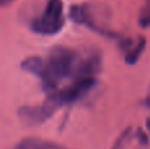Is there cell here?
<instances>
[{"label": "cell", "mask_w": 150, "mask_h": 149, "mask_svg": "<svg viewBox=\"0 0 150 149\" xmlns=\"http://www.w3.org/2000/svg\"><path fill=\"white\" fill-rule=\"evenodd\" d=\"M12 149H70L62 144L38 137H26L18 141Z\"/></svg>", "instance_id": "7"}, {"label": "cell", "mask_w": 150, "mask_h": 149, "mask_svg": "<svg viewBox=\"0 0 150 149\" xmlns=\"http://www.w3.org/2000/svg\"><path fill=\"white\" fill-rule=\"evenodd\" d=\"M138 24L144 29L150 28V0L146 1V4L142 7L140 15H138Z\"/></svg>", "instance_id": "8"}, {"label": "cell", "mask_w": 150, "mask_h": 149, "mask_svg": "<svg viewBox=\"0 0 150 149\" xmlns=\"http://www.w3.org/2000/svg\"><path fill=\"white\" fill-rule=\"evenodd\" d=\"M65 25L62 0H47L41 15L33 18L30 28L34 33L42 36H53L62 31Z\"/></svg>", "instance_id": "2"}, {"label": "cell", "mask_w": 150, "mask_h": 149, "mask_svg": "<svg viewBox=\"0 0 150 149\" xmlns=\"http://www.w3.org/2000/svg\"><path fill=\"white\" fill-rule=\"evenodd\" d=\"M12 1L13 0H0V4H1V7H7V5H9Z\"/></svg>", "instance_id": "11"}, {"label": "cell", "mask_w": 150, "mask_h": 149, "mask_svg": "<svg viewBox=\"0 0 150 149\" xmlns=\"http://www.w3.org/2000/svg\"><path fill=\"white\" fill-rule=\"evenodd\" d=\"M95 86L96 78H80L74 81L71 84L65 86L63 89H59L47 95H52L59 103L61 107H63V106L71 104V103H75L78 100L83 99Z\"/></svg>", "instance_id": "5"}, {"label": "cell", "mask_w": 150, "mask_h": 149, "mask_svg": "<svg viewBox=\"0 0 150 149\" xmlns=\"http://www.w3.org/2000/svg\"><path fill=\"white\" fill-rule=\"evenodd\" d=\"M145 106L150 110V90L148 92V95H146V99H145Z\"/></svg>", "instance_id": "10"}, {"label": "cell", "mask_w": 150, "mask_h": 149, "mask_svg": "<svg viewBox=\"0 0 150 149\" xmlns=\"http://www.w3.org/2000/svg\"><path fill=\"white\" fill-rule=\"evenodd\" d=\"M120 49L122 50L125 55V62L128 65H134L138 62V60L141 58L144 50L146 48V40L145 37L140 36L136 40L132 38H122L120 40Z\"/></svg>", "instance_id": "6"}, {"label": "cell", "mask_w": 150, "mask_h": 149, "mask_svg": "<svg viewBox=\"0 0 150 149\" xmlns=\"http://www.w3.org/2000/svg\"><path fill=\"white\" fill-rule=\"evenodd\" d=\"M98 5L95 4H76L70 8V18L76 24L88 26L96 33H100L107 37H116L117 34L113 33L109 28H107L101 23L99 17Z\"/></svg>", "instance_id": "3"}, {"label": "cell", "mask_w": 150, "mask_h": 149, "mask_svg": "<svg viewBox=\"0 0 150 149\" xmlns=\"http://www.w3.org/2000/svg\"><path fill=\"white\" fill-rule=\"evenodd\" d=\"M82 52L66 46H55L46 58L30 55L21 61V69L40 79L47 94L59 90V83L66 79H78Z\"/></svg>", "instance_id": "1"}, {"label": "cell", "mask_w": 150, "mask_h": 149, "mask_svg": "<svg viewBox=\"0 0 150 149\" xmlns=\"http://www.w3.org/2000/svg\"><path fill=\"white\" fill-rule=\"evenodd\" d=\"M61 106L52 96L47 95L44 102L34 106H24L18 110V118L23 123L28 126H40V124L47 121L58 110Z\"/></svg>", "instance_id": "4"}, {"label": "cell", "mask_w": 150, "mask_h": 149, "mask_svg": "<svg viewBox=\"0 0 150 149\" xmlns=\"http://www.w3.org/2000/svg\"><path fill=\"white\" fill-rule=\"evenodd\" d=\"M146 128H148V131H149V133H150V118L146 120Z\"/></svg>", "instance_id": "12"}, {"label": "cell", "mask_w": 150, "mask_h": 149, "mask_svg": "<svg viewBox=\"0 0 150 149\" xmlns=\"http://www.w3.org/2000/svg\"><path fill=\"white\" fill-rule=\"evenodd\" d=\"M130 139H132V129L128 128L119 136L116 144L113 145V149H124L125 147H127L128 143L130 141Z\"/></svg>", "instance_id": "9"}]
</instances>
